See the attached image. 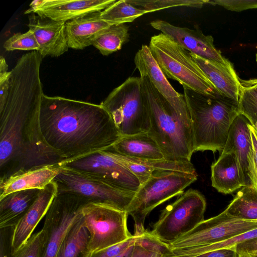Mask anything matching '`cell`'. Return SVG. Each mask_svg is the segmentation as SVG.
I'll return each instance as SVG.
<instances>
[{
    "mask_svg": "<svg viewBox=\"0 0 257 257\" xmlns=\"http://www.w3.org/2000/svg\"><path fill=\"white\" fill-rule=\"evenodd\" d=\"M37 128L42 143L60 159L62 166L108 149L121 137L100 104L44 93Z\"/></svg>",
    "mask_w": 257,
    "mask_h": 257,
    "instance_id": "obj_1",
    "label": "cell"
},
{
    "mask_svg": "<svg viewBox=\"0 0 257 257\" xmlns=\"http://www.w3.org/2000/svg\"><path fill=\"white\" fill-rule=\"evenodd\" d=\"M43 58L36 51L24 54L11 71L9 94L0 109V178L24 168L29 127L44 94Z\"/></svg>",
    "mask_w": 257,
    "mask_h": 257,
    "instance_id": "obj_2",
    "label": "cell"
},
{
    "mask_svg": "<svg viewBox=\"0 0 257 257\" xmlns=\"http://www.w3.org/2000/svg\"><path fill=\"white\" fill-rule=\"evenodd\" d=\"M142 93L149 112L148 135L165 160L191 163L194 153L190 115L184 94L166 98L147 76L141 75Z\"/></svg>",
    "mask_w": 257,
    "mask_h": 257,
    "instance_id": "obj_3",
    "label": "cell"
},
{
    "mask_svg": "<svg viewBox=\"0 0 257 257\" xmlns=\"http://www.w3.org/2000/svg\"><path fill=\"white\" fill-rule=\"evenodd\" d=\"M189 111L194 152H222L230 126L240 112L238 103L222 95L210 96L184 88Z\"/></svg>",
    "mask_w": 257,
    "mask_h": 257,
    "instance_id": "obj_4",
    "label": "cell"
},
{
    "mask_svg": "<svg viewBox=\"0 0 257 257\" xmlns=\"http://www.w3.org/2000/svg\"><path fill=\"white\" fill-rule=\"evenodd\" d=\"M149 47L166 78L199 94L221 95L192 57L190 52L163 34L151 38Z\"/></svg>",
    "mask_w": 257,
    "mask_h": 257,
    "instance_id": "obj_5",
    "label": "cell"
},
{
    "mask_svg": "<svg viewBox=\"0 0 257 257\" xmlns=\"http://www.w3.org/2000/svg\"><path fill=\"white\" fill-rule=\"evenodd\" d=\"M197 177V173L154 171L150 178L140 185L126 210L135 222L134 235L139 236L145 231V219L154 208L174 196L181 195L184 189L195 182Z\"/></svg>",
    "mask_w": 257,
    "mask_h": 257,
    "instance_id": "obj_6",
    "label": "cell"
},
{
    "mask_svg": "<svg viewBox=\"0 0 257 257\" xmlns=\"http://www.w3.org/2000/svg\"><path fill=\"white\" fill-rule=\"evenodd\" d=\"M112 117L121 137L147 133L149 112L140 77H130L100 103Z\"/></svg>",
    "mask_w": 257,
    "mask_h": 257,
    "instance_id": "obj_7",
    "label": "cell"
},
{
    "mask_svg": "<svg viewBox=\"0 0 257 257\" xmlns=\"http://www.w3.org/2000/svg\"><path fill=\"white\" fill-rule=\"evenodd\" d=\"M206 202L198 191L190 189L162 211L151 234L158 240L170 244L203 221Z\"/></svg>",
    "mask_w": 257,
    "mask_h": 257,
    "instance_id": "obj_8",
    "label": "cell"
},
{
    "mask_svg": "<svg viewBox=\"0 0 257 257\" xmlns=\"http://www.w3.org/2000/svg\"><path fill=\"white\" fill-rule=\"evenodd\" d=\"M81 213L84 226L90 235V255L133 235L127 228L126 211L105 203L88 201L83 205Z\"/></svg>",
    "mask_w": 257,
    "mask_h": 257,
    "instance_id": "obj_9",
    "label": "cell"
},
{
    "mask_svg": "<svg viewBox=\"0 0 257 257\" xmlns=\"http://www.w3.org/2000/svg\"><path fill=\"white\" fill-rule=\"evenodd\" d=\"M53 181L57 184L58 193L73 194L126 212L135 194L118 189L93 175L66 166Z\"/></svg>",
    "mask_w": 257,
    "mask_h": 257,
    "instance_id": "obj_10",
    "label": "cell"
},
{
    "mask_svg": "<svg viewBox=\"0 0 257 257\" xmlns=\"http://www.w3.org/2000/svg\"><path fill=\"white\" fill-rule=\"evenodd\" d=\"M88 201L70 193H57L46 215L43 228L47 242L42 257H56L67 234L82 216L81 209Z\"/></svg>",
    "mask_w": 257,
    "mask_h": 257,
    "instance_id": "obj_11",
    "label": "cell"
},
{
    "mask_svg": "<svg viewBox=\"0 0 257 257\" xmlns=\"http://www.w3.org/2000/svg\"><path fill=\"white\" fill-rule=\"evenodd\" d=\"M257 228V220L232 217L225 210L198 224L192 230L167 244L170 249L208 245Z\"/></svg>",
    "mask_w": 257,
    "mask_h": 257,
    "instance_id": "obj_12",
    "label": "cell"
},
{
    "mask_svg": "<svg viewBox=\"0 0 257 257\" xmlns=\"http://www.w3.org/2000/svg\"><path fill=\"white\" fill-rule=\"evenodd\" d=\"M97 177L114 187L136 193L140 186L138 179L107 149L70 162L64 165Z\"/></svg>",
    "mask_w": 257,
    "mask_h": 257,
    "instance_id": "obj_13",
    "label": "cell"
},
{
    "mask_svg": "<svg viewBox=\"0 0 257 257\" xmlns=\"http://www.w3.org/2000/svg\"><path fill=\"white\" fill-rule=\"evenodd\" d=\"M150 25L190 53L224 65H232L215 47L211 36L205 35L199 30L177 27L163 20L153 21Z\"/></svg>",
    "mask_w": 257,
    "mask_h": 257,
    "instance_id": "obj_14",
    "label": "cell"
},
{
    "mask_svg": "<svg viewBox=\"0 0 257 257\" xmlns=\"http://www.w3.org/2000/svg\"><path fill=\"white\" fill-rule=\"evenodd\" d=\"M116 0H36L25 14L35 13L52 20L67 22L88 14L101 12Z\"/></svg>",
    "mask_w": 257,
    "mask_h": 257,
    "instance_id": "obj_15",
    "label": "cell"
},
{
    "mask_svg": "<svg viewBox=\"0 0 257 257\" xmlns=\"http://www.w3.org/2000/svg\"><path fill=\"white\" fill-rule=\"evenodd\" d=\"M57 193L58 185L54 181L40 190L33 203L13 228L11 237V254L31 237L39 222L45 216Z\"/></svg>",
    "mask_w": 257,
    "mask_h": 257,
    "instance_id": "obj_16",
    "label": "cell"
},
{
    "mask_svg": "<svg viewBox=\"0 0 257 257\" xmlns=\"http://www.w3.org/2000/svg\"><path fill=\"white\" fill-rule=\"evenodd\" d=\"M28 18V26L35 36L39 46L38 52L43 57H59L68 51L66 22L54 21L33 13Z\"/></svg>",
    "mask_w": 257,
    "mask_h": 257,
    "instance_id": "obj_17",
    "label": "cell"
},
{
    "mask_svg": "<svg viewBox=\"0 0 257 257\" xmlns=\"http://www.w3.org/2000/svg\"><path fill=\"white\" fill-rule=\"evenodd\" d=\"M60 163L34 166L20 170L0 178V199L19 191L44 189L62 171Z\"/></svg>",
    "mask_w": 257,
    "mask_h": 257,
    "instance_id": "obj_18",
    "label": "cell"
},
{
    "mask_svg": "<svg viewBox=\"0 0 257 257\" xmlns=\"http://www.w3.org/2000/svg\"><path fill=\"white\" fill-rule=\"evenodd\" d=\"M211 185L219 192L227 194L246 186V175L233 152H221L211 166Z\"/></svg>",
    "mask_w": 257,
    "mask_h": 257,
    "instance_id": "obj_19",
    "label": "cell"
},
{
    "mask_svg": "<svg viewBox=\"0 0 257 257\" xmlns=\"http://www.w3.org/2000/svg\"><path fill=\"white\" fill-rule=\"evenodd\" d=\"M190 54L220 94L238 103L241 85L233 66L224 65L192 53Z\"/></svg>",
    "mask_w": 257,
    "mask_h": 257,
    "instance_id": "obj_20",
    "label": "cell"
},
{
    "mask_svg": "<svg viewBox=\"0 0 257 257\" xmlns=\"http://www.w3.org/2000/svg\"><path fill=\"white\" fill-rule=\"evenodd\" d=\"M112 25L100 18V12L88 14L66 22L69 48L83 49L92 45L97 35Z\"/></svg>",
    "mask_w": 257,
    "mask_h": 257,
    "instance_id": "obj_21",
    "label": "cell"
},
{
    "mask_svg": "<svg viewBox=\"0 0 257 257\" xmlns=\"http://www.w3.org/2000/svg\"><path fill=\"white\" fill-rule=\"evenodd\" d=\"M40 190L14 192L0 199V229L13 228L33 203Z\"/></svg>",
    "mask_w": 257,
    "mask_h": 257,
    "instance_id": "obj_22",
    "label": "cell"
},
{
    "mask_svg": "<svg viewBox=\"0 0 257 257\" xmlns=\"http://www.w3.org/2000/svg\"><path fill=\"white\" fill-rule=\"evenodd\" d=\"M123 156L144 160H163L159 146L148 133L121 137L111 147Z\"/></svg>",
    "mask_w": 257,
    "mask_h": 257,
    "instance_id": "obj_23",
    "label": "cell"
},
{
    "mask_svg": "<svg viewBox=\"0 0 257 257\" xmlns=\"http://www.w3.org/2000/svg\"><path fill=\"white\" fill-rule=\"evenodd\" d=\"M134 62L140 76H147L158 91L166 98L176 97L181 95L168 81L148 46H142L135 56Z\"/></svg>",
    "mask_w": 257,
    "mask_h": 257,
    "instance_id": "obj_24",
    "label": "cell"
},
{
    "mask_svg": "<svg viewBox=\"0 0 257 257\" xmlns=\"http://www.w3.org/2000/svg\"><path fill=\"white\" fill-rule=\"evenodd\" d=\"M247 118L240 113L233 121L222 152H233L236 156L241 168L247 176V157L251 146V137Z\"/></svg>",
    "mask_w": 257,
    "mask_h": 257,
    "instance_id": "obj_25",
    "label": "cell"
},
{
    "mask_svg": "<svg viewBox=\"0 0 257 257\" xmlns=\"http://www.w3.org/2000/svg\"><path fill=\"white\" fill-rule=\"evenodd\" d=\"M224 210L235 218L257 220V190L250 184L242 187Z\"/></svg>",
    "mask_w": 257,
    "mask_h": 257,
    "instance_id": "obj_26",
    "label": "cell"
},
{
    "mask_svg": "<svg viewBox=\"0 0 257 257\" xmlns=\"http://www.w3.org/2000/svg\"><path fill=\"white\" fill-rule=\"evenodd\" d=\"M256 237L257 228L208 245L174 249L168 248L161 257H195L212 250L233 247L239 243Z\"/></svg>",
    "mask_w": 257,
    "mask_h": 257,
    "instance_id": "obj_27",
    "label": "cell"
},
{
    "mask_svg": "<svg viewBox=\"0 0 257 257\" xmlns=\"http://www.w3.org/2000/svg\"><path fill=\"white\" fill-rule=\"evenodd\" d=\"M89 238L81 216L67 234L56 257H90Z\"/></svg>",
    "mask_w": 257,
    "mask_h": 257,
    "instance_id": "obj_28",
    "label": "cell"
},
{
    "mask_svg": "<svg viewBox=\"0 0 257 257\" xmlns=\"http://www.w3.org/2000/svg\"><path fill=\"white\" fill-rule=\"evenodd\" d=\"M128 27L124 24H113L103 29L95 37L92 45L104 56L120 50L129 39Z\"/></svg>",
    "mask_w": 257,
    "mask_h": 257,
    "instance_id": "obj_29",
    "label": "cell"
},
{
    "mask_svg": "<svg viewBox=\"0 0 257 257\" xmlns=\"http://www.w3.org/2000/svg\"><path fill=\"white\" fill-rule=\"evenodd\" d=\"M147 12L129 4L126 0L116 1L100 12V18L112 24L132 22Z\"/></svg>",
    "mask_w": 257,
    "mask_h": 257,
    "instance_id": "obj_30",
    "label": "cell"
},
{
    "mask_svg": "<svg viewBox=\"0 0 257 257\" xmlns=\"http://www.w3.org/2000/svg\"><path fill=\"white\" fill-rule=\"evenodd\" d=\"M238 101L240 112L257 131V84L243 81Z\"/></svg>",
    "mask_w": 257,
    "mask_h": 257,
    "instance_id": "obj_31",
    "label": "cell"
},
{
    "mask_svg": "<svg viewBox=\"0 0 257 257\" xmlns=\"http://www.w3.org/2000/svg\"><path fill=\"white\" fill-rule=\"evenodd\" d=\"M167 244L155 237L146 230L137 236L131 257H161Z\"/></svg>",
    "mask_w": 257,
    "mask_h": 257,
    "instance_id": "obj_32",
    "label": "cell"
},
{
    "mask_svg": "<svg viewBox=\"0 0 257 257\" xmlns=\"http://www.w3.org/2000/svg\"><path fill=\"white\" fill-rule=\"evenodd\" d=\"M132 5L147 13L176 7L201 8L208 0H126Z\"/></svg>",
    "mask_w": 257,
    "mask_h": 257,
    "instance_id": "obj_33",
    "label": "cell"
},
{
    "mask_svg": "<svg viewBox=\"0 0 257 257\" xmlns=\"http://www.w3.org/2000/svg\"><path fill=\"white\" fill-rule=\"evenodd\" d=\"M47 233L42 229L34 233L29 240L10 257H42L47 242Z\"/></svg>",
    "mask_w": 257,
    "mask_h": 257,
    "instance_id": "obj_34",
    "label": "cell"
},
{
    "mask_svg": "<svg viewBox=\"0 0 257 257\" xmlns=\"http://www.w3.org/2000/svg\"><path fill=\"white\" fill-rule=\"evenodd\" d=\"M3 47L8 51L16 50H39L37 41L30 30L25 33H18L14 34L4 43Z\"/></svg>",
    "mask_w": 257,
    "mask_h": 257,
    "instance_id": "obj_35",
    "label": "cell"
},
{
    "mask_svg": "<svg viewBox=\"0 0 257 257\" xmlns=\"http://www.w3.org/2000/svg\"><path fill=\"white\" fill-rule=\"evenodd\" d=\"M248 127L251 143L247 157V176L249 178L250 185L257 190V131L250 123Z\"/></svg>",
    "mask_w": 257,
    "mask_h": 257,
    "instance_id": "obj_36",
    "label": "cell"
},
{
    "mask_svg": "<svg viewBox=\"0 0 257 257\" xmlns=\"http://www.w3.org/2000/svg\"><path fill=\"white\" fill-rule=\"evenodd\" d=\"M208 4L220 6L235 12L257 9V0H213L208 1Z\"/></svg>",
    "mask_w": 257,
    "mask_h": 257,
    "instance_id": "obj_37",
    "label": "cell"
},
{
    "mask_svg": "<svg viewBox=\"0 0 257 257\" xmlns=\"http://www.w3.org/2000/svg\"><path fill=\"white\" fill-rule=\"evenodd\" d=\"M8 65L5 58H0V109L2 108L7 99L10 85L11 72L8 71Z\"/></svg>",
    "mask_w": 257,
    "mask_h": 257,
    "instance_id": "obj_38",
    "label": "cell"
},
{
    "mask_svg": "<svg viewBox=\"0 0 257 257\" xmlns=\"http://www.w3.org/2000/svg\"><path fill=\"white\" fill-rule=\"evenodd\" d=\"M137 236L133 235L127 239L92 253L90 257H115L135 243Z\"/></svg>",
    "mask_w": 257,
    "mask_h": 257,
    "instance_id": "obj_39",
    "label": "cell"
},
{
    "mask_svg": "<svg viewBox=\"0 0 257 257\" xmlns=\"http://www.w3.org/2000/svg\"><path fill=\"white\" fill-rule=\"evenodd\" d=\"M13 228H1L0 235V257H10L8 250L11 251V243L8 244V237L12 234Z\"/></svg>",
    "mask_w": 257,
    "mask_h": 257,
    "instance_id": "obj_40",
    "label": "cell"
},
{
    "mask_svg": "<svg viewBox=\"0 0 257 257\" xmlns=\"http://www.w3.org/2000/svg\"><path fill=\"white\" fill-rule=\"evenodd\" d=\"M233 248L238 254H249L257 251V237L239 243Z\"/></svg>",
    "mask_w": 257,
    "mask_h": 257,
    "instance_id": "obj_41",
    "label": "cell"
},
{
    "mask_svg": "<svg viewBox=\"0 0 257 257\" xmlns=\"http://www.w3.org/2000/svg\"><path fill=\"white\" fill-rule=\"evenodd\" d=\"M233 248H223L209 251L195 257H237Z\"/></svg>",
    "mask_w": 257,
    "mask_h": 257,
    "instance_id": "obj_42",
    "label": "cell"
},
{
    "mask_svg": "<svg viewBox=\"0 0 257 257\" xmlns=\"http://www.w3.org/2000/svg\"><path fill=\"white\" fill-rule=\"evenodd\" d=\"M134 245V244L130 245L120 254L115 257H131Z\"/></svg>",
    "mask_w": 257,
    "mask_h": 257,
    "instance_id": "obj_43",
    "label": "cell"
},
{
    "mask_svg": "<svg viewBox=\"0 0 257 257\" xmlns=\"http://www.w3.org/2000/svg\"><path fill=\"white\" fill-rule=\"evenodd\" d=\"M237 257H252L250 254L247 253H242L238 254Z\"/></svg>",
    "mask_w": 257,
    "mask_h": 257,
    "instance_id": "obj_44",
    "label": "cell"
},
{
    "mask_svg": "<svg viewBox=\"0 0 257 257\" xmlns=\"http://www.w3.org/2000/svg\"><path fill=\"white\" fill-rule=\"evenodd\" d=\"M249 254H250L252 257H257V251L249 253Z\"/></svg>",
    "mask_w": 257,
    "mask_h": 257,
    "instance_id": "obj_45",
    "label": "cell"
},
{
    "mask_svg": "<svg viewBox=\"0 0 257 257\" xmlns=\"http://www.w3.org/2000/svg\"><path fill=\"white\" fill-rule=\"evenodd\" d=\"M249 82L257 84V79H252L248 80Z\"/></svg>",
    "mask_w": 257,
    "mask_h": 257,
    "instance_id": "obj_46",
    "label": "cell"
},
{
    "mask_svg": "<svg viewBox=\"0 0 257 257\" xmlns=\"http://www.w3.org/2000/svg\"><path fill=\"white\" fill-rule=\"evenodd\" d=\"M256 62H257V54H256Z\"/></svg>",
    "mask_w": 257,
    "mask_h": 257,
    "instance_id": "obj_47",
    "label": "cell"
}]
</instances>
